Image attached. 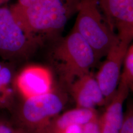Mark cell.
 <instances>
[{"instance_id": "6da1fadb", "label": "cell", "mask_w": 133, "mask_h": 133, "mask_svg": "<svg viewBox=\"0 0 133 133\" xmlns=\"http://www.w3.org/2000/svg\"><path fill=\"white\" fill-rule=\"evenodd\" d=\"M81 0H17L10 8L16 18L43 45L56 42Z\"/></svg>"}, {"instance_id": "7a4b0ae2", "label": "cell", "mask_w": 133, "mask_h": 133, "mask_svg": "<svg viewBox=\"0 0 133 133\" xmlns=\"http://www.w3.org/2000/svg\"><path fill=\"white\" fill-rule=\"evenodd\" d=\"M55 43L50 59L67 88L77 78L90 72L98 63L92 48L73 28Z\"/></svg>"}, {"instance_id": "3957f363", "label": "cell", "mask_w": 133, "mask_h": 133, "mask_svg": "<svg viewBox=\"0 0 133 133\" xmlns=\"http://www.w3.org/2000/svg\"><path fill=\"white\" fill-rule=\"evenodd\" d=\"M73 29L92 48L98 62L119 41L100 9L97 0H81Z\"/></svg>"}, {"instance_id": "277c9868", "label": "cell", "mask_w": 133, "mask_h": 133, "mask_svg": "<svg viewBox=\"0 0 133 133\" xmlns=\"http://www.w3.org/2000/svg\"><path fill=\"white\" fill-rule=\"evenodd\" d=\"M43 45L16 18L10 6H0V58L12 62L26 60Z\"/></svg>"}, {"instance_id": "5b68a950", "label": "cell", "mask_w": 133, "mask_h": 133, "mask_svg": "<svg viewBox=\"0 0 133 133\" xmlns=\"http://www.w3.org/2000/svg\"><path fill=\"white\" fill-rule=\"evenodd\" d=\"M66 98L54 88L44 95L23 99L16 112L20 128L28 133H52L53 124L63 109Z\"/></svg>"}, {"instance_id": "8992f818", "label": "cell", "mask_w": 133, "mask_h": 133, "mask_svg": "<svg viewBox=\"0 0 133 133\" xmlns=\"http://www.w3.org/2000/svg\"><path fill=\"white\" fill-rule=\"evenodd\" d=\"M130 44V43L119 39L109 49L95 76L104 96L106 105L112 99L119 85L121 68Z\"/></svg>"}, {"instance_id": "52a82bcc", "label": "cell", "mask_w": 133, "mask_h": 133, "mask_svg": "<svg viewBox=\"0 0 133 133\" xmlns=\"http://www.w3.org/2000/svg\"><path fill=\"white\" fill-rule=\"evenodd\" d=\"M102 14L120 41L133 40V0H97Z\"/></svg>"}, {"instance_id": "ba28073f", "label": "cell", "mask_w": 133, "mask_h": 133, "mask_svg": "<svg viewBox=\"0 0 133 133\" xmlns=\"http://www.w3.org/2000/svg\"><path fill=\"white\" fill-rule=\"evenodd\" d=\"M15 85L23 99L44 95L54 89L52 74L45 67L28 66L17 74Z\"/></svg>"}, {"instance_id": "9c48e42d", "label": "cell", "mask_w": 133, "mask_h": 133, "mask_svg": "<svg viewBox=\"0 0 133 133\" xmlns=\"http://www.w3.org/2000/svg\"><path fill=\"white\" fill-rule=\"evenodd\" d=\"M68 88L76 108L95 109L106 105L95 76L91 72L77 78Z\"/></svg>"}, {"instance_id": "30bf717a", "label": "cell", "mask_w": 133, "mask_h": 133, "mask_svg": "<svg viewBox=\"0 0 133 133\" xmlns=\"http://www.w3.org/2000/svg\"><path fill=\"white\" fill-rule=\"evenodd\" d=\"M129 91L128 85L119 82L115 95L99 116L101 133H119L123 120L124 105Z\"/></svg>"}, {"instance_id": "8fae6325", "label": "cell", "mask_w": 133, "mask_h": 133, "mask_svg": "<svg viewBox=\"0 0 133 133\" xmlns=\"http://www.w3.org/2000/svg\"><path fill=\"white\" fill-rule=\"evenodd\" d=\"M16 64L0 60V109H14L16 96L18 94L15 79Z\"/></svg>"}, {"instance_id": "7c38bea8", "label": "cell", "mask_w": 133, "mask_h": 133, "mask_svg": "<svg viewBox=\"0 0 133 133\" xmlns=\"http://www.w3.org/2000/svg\"><path fill=\"white\" fill-rule=\"evenodd\" d=\"M99 115L95 109L76 108L60 114L53 124L52 133L71 125L82 126L98 119Z\"/></svg>"}, {"instance_id": "4fadbf2b", "label": "cell", "mask_w": 133, "mask_h": 133, "mask_svg": "<svg viewBox=\"0 0 133 133\" xmlns=\"http://www.w3.org/2000/svg\"><path fill=\"white\" fill-rule=\"evenodd\" d=\"M123 68L119 82L129 85L133 83V43L129 45L124 59Z\"/></svg>"}, {"instance_id": "5bb4252c", "label": "cell", "mask_w": 133, "mask_h": 133, "mask_svg": "<svg viewBox=\"0 0 133 133\" xmlns=\"http://www.w3.org/2000/svg\"><path fill=\"white\" fill-rule=\"evenodd\" d=\"M119 133H133V101H128L124 111L123 120Z\"/></svg>"}, {"instance_id": "9a60e30c", "label": "cell", "mask_w": 133, "mask_h": 133, "mask_svg": "<svg viewBox=\"0 0 133 133\" xmlns=\"http://www.w3.org/2000/svg\"><path fill=\"white\" fill-rule=\"evenodd\" d=\"M81 133H101L99 118L82 125Z\"/></svg>"}, {"instance_id": "2e32d148", "label": "cell", "mask_w": 133, "mask_h": 133, "mask_svg": "<svg viewBox=\"0 0 133 133\" xmlns=\"http://www.w3.org/2000/svg\"><path fill=\"white\" fill-rule=\"evenodd\" d=\"M15 129L9 121L0 117V133H14Z\"/></svg>"}, {"instance_id": "e0dca14e", "label": "cell", "mask_w": 133, "mask_h": 133, "mask_svg": "<svg viewBox=\"0 0 133 133\" xmlns=\"http://www.w3.org/2000/svg\"><path fill=\"white\" fill-rule=\"evenodd\" d=\"M82 126L74 125L68 126L55 133H81Z\"/></svg>"}, {"instance_id": "ac0fdd59", "label": "cell", "mask_w": 133, "mask_h": 133, "mask_svg": "<svg viewBox=\"0 0 133 133\" xmlns=\"http://www.w3.org/2000/svg\"><path fill=\"white\" fill-rule=\"evenodd\" d=\"M28 133L25 130H24L23 129L21 128H18L15 129V133Z\"/></svg>"}, {"instance_id": "d6986e66", "label": "cell", "mask_w": 133, "mask_h": 133, "mask_svg": "<svg viewBox=\"0 0 133 133\" xmlns=\"http://www.w3.org/2000/svg\"><path fill=\"white\" fill-rule=\"evenodd\" d=\"M10 0H0V6L6 4Z\"/></svg>"}, {"instance_id": "ffe728a7", "label": "cell", "mask_w": 133, "mask_h": 133, "mask_svg": "<svg viewBox=\"0 0 133 133\" xmlns=\"http://www.w3.org/2000/svg\"><path fill=\"white\" fill-rule=\"evenodd\" d=\"M129 86L130 91H131L133 94V83H131L130 84H129Z\"/></svg>"}, {"instance_id": "44dd1931", "label": "cell", "mask_w": 133, "mask_h": 133, "mask_svg": "<svg viewBox=\"0 0 133 133\" xmlns=\"http://www.w3.org/2000/svg\"></svg>"}, {"instance_id": "7402d4cb", "label": "cell", "mask_w": 133, "mask_h": 133, "mask_svg": "<svg viewBox=\"0 0 133 133\" xmlns=\"http://www.w3.org/2000/svg\"></svg>"}]
</instances>
